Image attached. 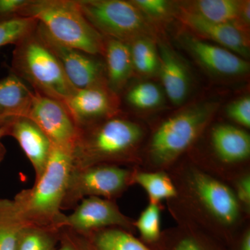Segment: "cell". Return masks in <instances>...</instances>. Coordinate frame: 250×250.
<instances>
[{"instance_id": "6da1fadb", "label": "cell", "mask_w": 250, "mask_h": 250, "mask_svg": "<svg viewBox=\"0 0 250 250\" xmlns=\"http://www.w3.org/2000/svg\"><path fill=\"white\" fill-rule=\"evenodd\" d=\"M177 196L166 202L175 223L200 229L229 247L250 224L228 183L199 167L187 156L167 171Z\"/></svg>"}, {"instance_id": "7a4b0ae2", "label": "cell", "mask_w": 250, "mask_h": 250, "mask_svg": "<svg viewBox=\"0 0 250 250\" xmlns=\"http://www.w3.org/2000/svg\"><path fill=\"white\" fill-rule=\"evenodd\" d=\"M147 136L144 126L121 113L80 128L72 151V167L98 164L139 167Z\"/></svg>"}, {"instance_id": "3957f363", "label": "cell", "mask_w": 250, "mask_h": 250, "mask_svg": "<svg viewBox=\"0 0 250 250\" xmlns=\"http://www.w3.org/2000/svg\"><path fill=\"white\" fill-rule=\"evenodd\" d=\"M220 103L199 102L167 117L147 136L139 168L167 172L195 146L213 123Z\"/></svg>"}, {"instance_id": "277c9868", "label": "cell", "mask_w": 250, "mask_h": 250, "mask_svg": "<svg viewBox=\"0 0 250 250\" xmlns=\"http://www.w3.org/2000/svg\"><path fill=\"white\" fill-rule=\"evenodd\" d=\"M72 167V153L52 146L48 162L40 178L30 188L13 199L18 218L24 228L61 229L62 205Z\"/></svg>"}, {"instance_id": "5b68a950", "label": "cell", "mask_w": 250, "mask_h": 250, "mask_svg": "<svg viewBox=\"0 0 250 250\" xmlns=\"http://www.w3.org/2000/svg\"><path fill=\"white\" fill-rule=\"evenodd\" d=\"M19 17L35 20L62 45L91 55H103L105 38L87 21L77 0H29Z\"/></svg>"}, {"instance_id": "8992f818", "label": "cell", "mask_w": 250, "mask_h": 250, "mask_svg": "<svg viewBox=\"0 0 250 250\" xmlns=\"http://www.w3.org/2000/svg\"><path fill=\"white\" fill-rule=\"evenodd\" d=\"M12 73L28 82L36 93L62 103L77 90L36 28L15 45Z\"/></svg>"}, {"instance_id": "52a82bcc", "label": "cell", "mask_w": 250, "mask_h": 250, "mask_svg": "<svg viewBox=\"0 0 250 250\" xmlns=\"http://www.w3.org/2000/svg\"><path fill=\"white\" fill-rule=\"evenodd\" d=\"M186 156L229 184L250 170V135L248 130L236 125L218 123L210 127L207 154Z\"/></svg>"}, {"instance_id": "ba28073f", "label": "cell", "mask_w": 250, "mask_h": 250, "mask_svg": "<svg viewBox=\"0 0 250 250\" xmlns=\"http://www.w3.org/2000/svg\"><path fill=\"white\" fill-rule=\"evenodd\" d=\"M90 25L104 38L131 43L139 38L156 39V29L131 1L77 0Z\"/></svg>"}, {"instance_id": "9c48e42d", "label": "cell", "mask_w": 250, "mask_h": 250, "mask_svg": "<svg viewBox=\"0 0 250 250\" xmlns=\"http://www.w3.org/2000/svg\"><path fill=\"white\" fill-rule=\"evenodd\" d=\"M133 172L134 167L113 164L72 167L62 210L74 209L83 199L88 197L116 200L132 187Z\"/></svg>"}, {"instance_id": "30bf717a", "label": "cell", "mask_w": 250, "mask_h": 250, "mask_svg": "<svg viewBox=\"0 0 250 250\" xmlns=\"http://www.w3.org/2000/svg\"><path fill=\"white\" fill-rule=\"evenodd\" d=\"M73 210L70 214L65 215L61 229H70L80 234L109 228H121L134 234L136 232L134 219L122 212L116 200L88 197Z\"/></svg>"}, {"instance_id": "8fae6325", "label": "cell", "mask_w": 250, "mask_h": 250, "mask_svg": "<svg viewBox=\"0 0 250 250\" xmlns=\"http://www.w3.org/2000/svg\"><path fill=\"white\" fill-rule=\"evenodd\" d=\"M27 118L39 126L53 147L72 153L78 128L63 103L34 91Z\"/></svg>"}, {"instance_id": "7c38bea8", "label": "cell", "mask_w": 250, "mask_h": 250, "mask_svg": "<svg viewBox=\"0 0 250 250\" xmlns=\"http://www.w3.org/2000/svg\"><path fill=\"white\" fill-rule=\"evenodd\" d=\"M178 42L210 75L223 79H238L249 73L250 64L246 59L225 47L202 40L187 31L179 34Z\"/></svg>"}, {"instance_id": "4fadbf2b", "label": "cell", "mask_w": 250, "mask_h": 250, "mask_svg": "<svg viewBox=\"0 0 250 250\" xmlns=\"http://www.w3.org/2000/svg\"><path fill=\"white\" fill-rule=\"evenodd\" d=\"M38 32L58 59L67 79L76 89L108 85L105 65L97 56L71 48L52 39L38 23Z\"/></svg>"}, {"instance_id": "5bb4252c", "label": "cell", "mask_w": 250, "mask_h": 250, "mask_svg": "<svg viewBox=\"0 0 250 250\" xmlns=\"http://www.w3.org/2000/svg\"><path fill=\"white\" fill-rule=\"evenodd\" d=\"M174 17L183 24L185 30L202 40L208 41L234 52L242 58L250 57V32L236 22L215 23L179 9L176 6Z\"/></svg>"}, {"instance_id": "9a60e30c", "label": "cell", "mask_w": 250, "mask_h": 250, "mask_svg": "<svg viewBox=\"0 0 250 250\" xmlns=\"http://www.w3.org/2000/svg\"><path fill=\"white\" fill-rule=\"evenodd\" d=\"M63 104L78 129L121 113L118 95L106 85L77 89Z\"/></svg>"}, {"instance_id": "2e32d148", "label": "cell", "mask_w": 250, "mask_h": 250, "mask_svg": "<svg viewBox=\"0 0 250 250\" xmlns=\"http://www.w3.org/2000/svg\"><path fill=\"white\" fill-rule=\"evenodd\" d=\"M6 136L16 140L35 173V181L43 173L52 149L48 138L34 121L27 117H20L4 126Z\"/></svg>"}, {"instance_id": "e0dca14e", "label": "cell", "mask_w": 250, "mask_h": 250, "mask_svg": "<svg viewBox=\"0 0 250 250\" xmlns=\"http://www.w3.org/2000/svg\"><path fill=\"white\" fill-rule=\"evenodd\" d=\"M159 74L165 93L175 106L183 104L190 94L191 77L187 64L166 42L158 45Z\"/></svg>"}, {"instance_id": "ac0fdd59", "label": "cell", "mask_w": 250, "mask_h": 250, "mask_svg": "<svg viewBox=\"0 0 250 250\" xmlns=\"http://www.w3.org/2000/svg\"><path fill=\"white\" fill-rule=\"evenodd\" d=\"M77 250H152L134 233L118 228H109L80 234L64 228Z\"/></svg>"}, {"instance_id": "d6986e66", "label": "cell", "mask_w": 250, "mask_h": 250, "mask_svg": "<svg viewBox=\"0 0 250 250\" xmlns=\"http://www.w3.org/2000/svg\"><path fill=\"white\" fill-rule=\"evenodd\" d=\"M152 250H229L228 247L208 233L185 223L162 230Z\"/></svg>"}, {"instance_id": "ffe728a7", "label": "cell", "mask_w": 250, "mask_h": 250, "mask_svg": "<svg viewBox=\"0 0 250 250\" xmlns=\"http://www.w3.org/2000/svg\"><path fill=\"white\" fill-rule=\"evenodd\" d=\"M34 90L11 73L0 80V128L20 117H27Z\"/></svg>"}, {"instance_id": "44dd1931", "label": "cell", "mask_w": 250, "mask_h": 250, "mask_svg": "<svg viewBox=\"0 0 250 250\" xmlns=\"http://www.w3.org/2000/svg\"><path fill=\"white\" fill-rule=\"evenodd\" d=\"M103 56L108 88L118 95L134 73L129 45L105 38Z\"/></svg>"}, {"instance_id": "7402d4cb", "label": "cell", "mask_w": 250, "mask_h": 250, "mask_svg": "<svg viewBox=\"0 0 250 250\" xmlns=\"http://www.w3.org/2000/svg\"><path fill=\"white\" fill-rule=\"evenodd\" d=\"M238 0H195L179 3V9L215 23H234L238 21L241 9Z\"/></svg>"}, {"instance_id": "603a6c76", "label": "cell", "mask_w": 250, "mask_h": 250, "mask_svg": "<svg viewBox=\"0 0 250 250\" xmlns=\"http://www.w3.org/2000/svg\"><path fill=\"white\" fill-rule=\"evenodd\" d=\"M132 183L133 186H139L146 191L149 203L161 205L163 202L177 196L173 181L164 171L143 170L135 167Z\"/></svg>"}, {"instance_id": "cb8c5ba5", "label": "cell", "mask_w": 250, "mask_h": 250, "mask_svg": "<svg viewBox=\"0 0 250 250\" xmlns=\"http://www.w3.org/2000/svg\"><path fill=\"white\" fill-rule=\"evenodd\" d=\"M134 72L142 76L158 74L159 57L155 39L139 38L129 44Z\"/></svg>"}, {"instance_id": "d4e9b609", "label": "cell", "mask_w": 250, "mask_h": 250, "mask_svg": "<svg viewBox=\"0 0 250 250\" xmlns=\"http://www.w3.org/2000/svg\"><path fill=\"white\" fill-rule=\"evenodd\" d=\"M23 226L12 200L0 198V250H16Z\"/></svg>"}, {"instance_id": "484cf974", "label": "cell", "mask_w": 250, "mask_h": 250, "mask_svg": "<svg viewBox=\"0 0 250 250\" xmlns=\"http://www.w3.org/2000/svg\"><path fill=\"white\" fill-rule=\"evenodd\" d=\"M60 229L27 227L18 236L16 250H57Z\"/></svg>"}, {"instance_id": "4316f807", "label": "cell", "mask_w": 250, "mask_h": 250, "mask_svg": "<svg viewBox=\"0 0 250 250\" xmlns=\"http://www.w3.org/2000/svg\"><path fill=\"white\" fill-rule=\"evenodd\" d=\"M163 208L161 205L148 203L139 218L134 220L135 229L139 233V239L148 247L154 246L160 238L162 233L161 210Z\"/></svg>"}, {"instance_id": "83f0119b", "label": "cell", "mask_w": 250, "mask_h": 250, "mask_svg": "<svg viewBox=\"0 0 250 250\" xmlns=\"http://www.w3.org/2000/svg\"><path fill=\"white\" fill-rule=\"evenodd\" d=\"M126 100L131 107L136 110L152 111L162 104L164 95L156 83L145 82L131 87L126 93Z\"/></svg>"}, {"instance_id": "f1b7e54d", "label": "cell", "mask_w": 250, "mask_h": 250, "mask_svg": "<svg viewBox=\"0 0 250 250\" xmlns=\"http://www.w3.org/2000/svg\"><path fill=\"white\" fill-rule=\"evenodd\" d=\"M38 22L31 18L16 17L0 21V47L16 45L35 30Z\"/></svg>"}, {"instance_id": "f546056e", "label": "cell", "mask_w": 250, "mask_h": 250, "mask_svg": "<svg viewBox=\"0 0 250 250\" xmlns=\"http://www.w3.org/2000/svg\"><path fill=\"white\" fill-rule=\"evenodd\" d=\"M156 29L158 24H163L174 17L175 4L166 0H132L131 1Z\"/></svg>"}, {"instance_id": "4dcf8cb0", "label": "cell", "mask_w": 250, "mask_h": 250, "mask_svg": "<svg viewBox=\"0 0 250 250\" xmlns=\"http://www.w3.org/2000/svg\"><path fill=\"white\" fill-rule=\"evenodd\" d=\"M226 115L234 125L244 129L250 128V98L241 97L227 106Z\"/></svg>"}, {"instance_id": "1f68e13d", "label": "cell", "mask_w": 250, "mask_h": 250, "mask_svg": "<svg viewBox=\"0 0 250 250\" xmlns=\"http://www.w3.org/2000/svg\"><path fill=\"white\" fill-rule=\"evenodd\" d=\"M229 185L232 189L241 208L250 216V170L240 174Z\"/></svg>"}, {"instance_id": "d6a6232c", "label": "cell", "mask_w": 250, "mask_h": 250, "mask_svg": "<svg viewBox=\"0 0 250 250\" xmlns=\"http://www.w3.org/2000/svg\"><path fill=\"white\" fill-rule=\"evenodd\" d=\"M29 0H0V21L19 17Z\"/></svg>"}, {"instance_id": "836d02e7", "label": "cell", "mask_w": 250, "mask_h": 250, "mask_svg": "<svg viewBox=\"0 0 250 250\" xmlns=\"http://www.w3.org/2000/svg\"><path fill=\"white\" fill-rule=\"evenodd\" d=\"M229 250H250V224L243 229L228 247Z\"/></svg>"}, {"instance_id": "e575fe53", "label": "cell", "mask_w": 250, "mask_h": 250, "mask_svg": "<svg viewBox=\"0 0 250 250\" xmlns=\"http://www.w3.org/2000/svg\"><path fill=\"white\" fill-rule=\"evenodd\" d=\"M59 248L57 250H77L69 239L65 230L62 228L59 233Z\"/></svg>"}, {"instance_id": "d590c367", "label": "cell", "mask_w": 250, "mask_h": 250, "mask_svg": "<svg viewBox=\"0 0 250 250\" xmlns=\"http://www.w3.org/2000/svg\"><path fill=\"white\" fill-rule=\"evenodd\" d=\"M4 136H6L4 129L3 128H0V164L4 160L6 154V147H4V144L1 142V139Z\"/></svg>"}]
</instances>
